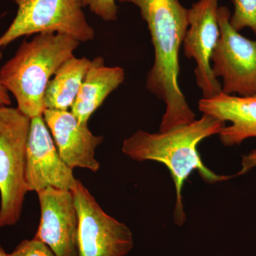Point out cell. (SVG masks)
<instances>
[{"instance_id": "cell-1", "label": "cell", "mask_w": 256, "mask_h": 256, "mask_svg": "<svg viewBox=\"0 0 256 256\" xmlns=\"http://www.w3.org/2000/svg\"><path fill=\"white\" fill-rule=\"evenodd\" d=\"M137 6L148 24L154 47V63L148 72V92L164 102L160 132L191 124L196 114L178 84L180 50L188 28V10L180 0H118Z\"/></svg>"}, {"instance_id": "cell-2", "label": "cell", "mask_w": 256, "mask_h": 256, "mask_svg": "<svg viewBox=\"0 0 256 256\" xmlns=\"http://www.w3.org/2000/svg\"><path fill=\"white\" fill-rule=\"evenodd\" d=\"M226 122L203 114L201 118L191 124L166 132L150 133L136 131L124 140L122 151L133 160H152L164 164L169 170L176 190L174 212L175 224L182 226L186 220L182 192L184 182L192 172L198 174L206 182L216 183L229 180V176L218 175L202 162L197 146L204 140L218 134Z\"/></svg>"}, {"instance_id": "cell-3", "label": "cell", "mask_w": 256, "mask_h": 256, "mask_svg": "<svg viewBox=\"0 0 256 256\" xmlns=\"http://www.w3.org/2000/svg\"><path fill=\"white\" fill-rule=\"evenodd\" d=\"M80 43L67 35L42 33L24 40L0 70V80L30 118L43 116L44 96L50 78L74 56Z\"/></svg>"}, {"instance_id": "cell-4", "label": "cell", "mask_w": 256, "mask_h": 256, "mask_svg": "<svg viewBox=\"0 0 256 256\" xmlns=\"http://www.w3.org/2000/svg\"><path fill=\"white\" fill-rule=\"evenodd\" d=\"M31 118L18 108L0 105V228L18 223L28 192L25 180Z\"/></svg>"}, {"instance_id": "cell-5", "label": "cell", "mask_w": 256, "mask_h": 256, "mask_svg": "<svg viewBox=\"0 0 256 256\" xmlns=\"http://www.w3.org/2000/svg\"><path fill=\"white\" fill-rule=\"evenodd\" d=\"M18 12L0 36V48L22 36L42 33L67 35L80 43L92 41L94 28L82 11V0H12Z\"/></svg>"}, {"instance_id": "cell-6", "label": "cell", "mask_w": 256, "mask_h": 256, "mask_svg": "<svg viewBox=\"0 0 256 256\" xmlns=\"http://www.w3.org/2000/svg\"><path fill=\"white\" fill-rule=\"evenodd\" d=\"M232 13L225 6L218 9L220 37L212 56L216 78H222V92L227 95L256 94V38L242 36L230 24Z\"/></svg>"}, {"instance_id": "cell-7", "label": "cell", "mask_w": 256, "mask_h": 256, "mask_svg": "<svg viewBox=\"0 0 256 256\" xmlns=\"http://www.w3.org/2000/svg\"><path fill=\"white\" fill-rule=\"evenodd\" d=\"M78 217V256H126L132 250V232L106 213L79 181L73 191Z\"/></svg>"}, {"instance_id": "cell-8", "label": "cell", "mask_w": 256, "mask_h": 256, "mask_svg": "<svg viewBox=\"0 0 256 256\" xmlns=\"http://www.w3.org/2000/svg\"><path fill=\"white\" fill-rule=\"evenodd\" d=\"M218 0H198L188 9V28L183 42L186 58L194 60L196 82L202 98H210L222 92V82L214 75L212 56L220 37Z\"/></svg>"}, {"instance_id": "cell-9", "label": "cell", "mask_w": 256, "mask_h": 256, "mask_svg": "<svg viewBox=\"0 0 256 256\" xmlns=\"http://www.w3.org/2000/svg\"><path fill=\"white\" fill-rule=\"evenodd\" d=\"M25 180L28 192L46 188L73 191L78 180L62 160L43 116L31 118L26 144Z\"/></svg>"}, {"instance_id": "cell-10", "label": "cell", "mask_w": 256, "mask_h": 256, "mask_svg": "<svg viewBox=\"0 0 256 256\" xmlns=\"http://www.w3.org/2000/svg\"><path fill=\"white\" fill-rule=\"evenodd\" d=\"M41 220L34 238L55 256H78V217L73 192L46 188L37 193Z\"/></svg>"}, {"instance_id": "cell-11", "label": "cell", "mask_w": 256, "mask_h": 256, "mask_svg": "<svg viewBox=\"0 0 256 256\" xmlns=\"http://www.w3.org/2000/svg\"><path fill=\"white\" fill-rule=\"evenodd\" d=\"M44 120L53 137L58 154L72 169L79 168L96 172L100 163L95 158V152L104 141V137L95 136L82 124L69 110L46 109Z\"/></svg>"}, {"instance_id": "cell-12", "label": "cell", "mask_w": 256, "mask_h": 256, "mask_svg": "<svg viewBox=\"0 0 256 256\" xmlns=\"http://www.w3.org/2000/svg\"><path fill=\"white\" fill-rule=\"evenodd\" d=\"M198 106L202 114L230 122L218 134L224 146H236L256 138V94L238 96L222 92L210 98H202Z\"/></svg>"}, {"instance_id": "cell-13", "label": "cell", "mask_w": 256, "mask_h": 256, "mask_svg": "<svg viewBox=\"0 0 256 256\" xmlns=\"http://www.w3.org/2000/svg\"><path fill=\"white\" fill-rule=\"evenodd\" d=\"M126 72L120 66H106L104 57H95L70 108V112L82 124H88L92 114L106 99L124 82Z\"/></svg>"}, {"instance_id": "cell-14", "label": "cell", "mask_w": 256, "mask_h": 256, "mask_svg": "<svg viewBox=\"0 0 256 256\" xmlns=\"http://www.w3.org/2000/svg\"><path fill=\"white\" fill-rule=\"evenodd\" d=\"M92 60L86 57H70L57 70L45 90V110H68L73 106Z\"/></svg>"}, {"instance_id": "cell-15", "label": "cell", "mask_w": 256, "mask_h": 256, "mask_svg": "<svg viewBox=\"0 0 256 256\" xmlns=\"http://www.w3.org/2000/svg\"><path fill=\"white\" fill-rule=\"evenodd\" d=\"M230 22L237 31L250 28L256 37V0H233Z\"/></svg>"}, {"instance_id": "cell-16", "label": "cell", "mask_w": 256, "mask_h": 256, "mask_svg": "<svg viewBox=\"0 0 256 256\" xmlns=\"http://www.w3.org/2000/svg\"><path fill=\"white\" fill-rule=\"evenodd\" d=\"M82 4L104 21L117 20L118 10L116 0H82Z\"/></svg>"}, {"instance_id": "cell-17", "label": "cell", "mask_w": 256, "mask_h": 256, "mask_svg": "<svg viewBox=\"0 0 256 256\" xmlns=\"http://www.w3.org/2000/svg\"><path fill=\"white\" fill-rule=\"evenodd\" d=\"M9 256H55L52 250L40 240L34 238L20 242Z\"/></svg>"}, {"instance_id": "cell-18", "label": "cell", "mask_w": 256, "mask_h": 256, "mask_svg": "<svg viewBox=\"0 0 256 256\" xmlns=\"http://www.w3.org/2000/svg\"><path fill=\"white\" fill-rule=\"evenodd\" d=\"M242 168L236 176L246 174L252 168L256 166V150L249 152L246 156H242Z\"/></svg>"}, {"instance_id": "cell-19", "label": "cell", "mask_w": 256, "mask_h": 256, "mask_svg": "<svg viewBox=\"0 0 256 256\" xmlns=\"http://www.w3.org/2000/svg\"><path fill=\"white\" fill-rule=\"evenodd\" d=\"M2 48H0V60L2 58ZM11 104L9 92L5 88L0 80V105L10 106Z\"/></svg>"}, {"instance_id": "cell-20", "label": "cell", "mask_w": 256, "mask_h": 256, "mask_svg": "<svg viewBox=\"0 0 256 256\" xmlns=\"http://www.w3.org/2000/svg\"><path fill=\"white\" fill-rule=\"evenodd\" d=\"M0 256H9V254L4 252V249L2 248L1 246H0Z\"/></svg>"}]
</instances>
